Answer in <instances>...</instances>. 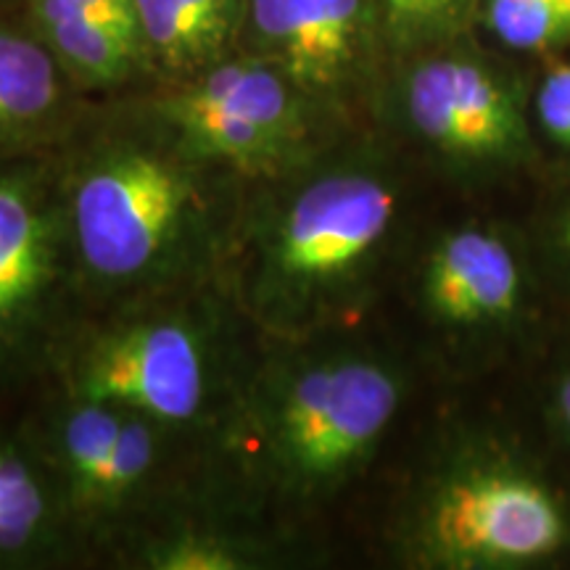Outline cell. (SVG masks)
Instances as JSON below:
<instances>
[{"label":"cell","instance_id":"obj_16","mask_svg":"<svg viewBox=\"0 0 570 570\" xmlns=\"http://www.w3.org/2000/svg\"><path fill=\"white\" fill-rule=\"evenodd\" d=\"M46 520V494L27 462L0 446V558L32 544Z\"/></svg>","mask_w":570,"mask_h":570},{"label":"cell","instance_id":"obj_24","mask_svg":"<svg viewBox=\"0 0 570 570\" xmlns=\"http://www.w3.org/2000/svg\"><path fill=\"white\" fill-rule=\"evenodd\" d=\"M566 13H568V38H570V0H566Z\"/></svg>","mask_w":570,"mask_h":570},{"label":"cell","instance_id":"obj_9","mask_svg":"<svg viewBox=\"0 0 570 570\" xmlns=\"http://www.w3.org/2000/svg\"><path fill=\"white\" fill-rule=\"evenodd\" d=\"M59 273V217L24 169H0V362L32 336Z\"/></svg>","mask_w":570,"mask_h":570},{"label":"cell","instance_id":"obj_19","mask_svg":"<svg viewBox=\"0 0 570 570\" xmlns=\"http://www.w3.org/2000/svg\"><path fill=\"white\" fill-rule=\"evenodd\" d=\"M154 568L161 570H233L244 568L238 554L209 537H180L154 552Z\"/></svg>","mask_w":570,"mask_h":570},{"label":"cell","instance_id":"obj_8","mask_svg":"<svg viewBox=\"0 0 570 570\" xmlns=\"http://www.w3.org/2000/svg\"><path fill=\"white\" fill-rule=\"evenodd\" d=\"M373 19L370 0H246L240 32L248 56L281 69L306 98H327L362 67Z\"/></svg>","mask_w":570,"mask_h":570},{"label":"cell","instance_id":"obj_11","mask_svg":"<svg viewBox=\"0 0 570 570\" xmlns=\"http://www.w3.org/2000/svg\"><path fill=\"white\" fill-rule=\"evenodd\" d=\"M142 51L167 71L196 77L223 56L244 27L246 0H135Z\"/></svg>","mask_w":570,"mask_h":570},{"label":"cell","instance_id":"obj_7","mask_svg":"<svg viewBox=\"0 0 570 570\" xmlns=\"http://www.w3.org/2000/svg\"><path fill=\"white\" fill-rule=\"evenodd\" d=\"M404 106L420 138L452 159H510L525 142L512 92L487 67L460 56L420 61L404 85Z\"/></svg>","mask_w":570,"mask_h":570},{"label":"cell","instance_id":"obj_3","mask_svg":"<svg viewBox=\"0 0 570 570\" xmlns=\"http://www.w3.org/2000/svg\"><path fill=\"white\" fill-rule=\"evenodd\" d=\"M399 389L389 367L362 356L306 365L262 404V444L288 489L317 491L367 458L396 415Z\"/></svg>","mask_w":570,"mask_h":570},{"label":"cell","instance_id":"obj_6","mask_svg":"<svg viewBox=\"0 0 570 570\" xmlns=\"http://www.w3.org/2000/svg\"><path fill=\"white\" fill-rule=\"evenodd\" d=\"M71 389L77 402L185 423L209 394V352L185 320H140L90 341L71 362Z\"/></svg>","mask_w":570,"mask_h":570},{"label":"cell","instance_id":"obj_22","mask_svg":"<svg viewBox=\"0 0 570 570\" xmlns=\"http://www.w3.org/2000/svg\"><path fill=\"white\" fill-rule=\"evenodd\" d=\"M558 407H560L562 420H566V425L570 428V373L562 377V383L558 389Z\"/></svg>","mask_w":570,"mask_h":570},{"label":"cell","instance_id":"obj_18","mask_svg":"<svg viewBox=\"0 0 570 570\" xmlns=\"http://www.w3.org/2000/svg\"><path fill=\"white\" fill-rule=\"evenodd\" d=\"M154 433L148 425L146 415H125V423L119 428L117 444L111 449V458L106 462L101 489H98L96 502H106V499H119L127 491L138 487L142 475L148 473L154 462Z\"/></svg>","mask_w":570,"mask_h":570},{"label":"cell","instance_id":"obj_2","mask_svg":"<svg viewBox=\"0 0 570 570\" xmlns=\"http://www.w3.org/2000/svg\"><path fill=\"white\" fill-rule=\"evenodd\" d=\"M394 214V188L365 169H327L283 196L252 244L256 315L281 331L309 323L373 259Z\"/></svg>","mask_w":570,"mask_h":570},{"label":"cell","instance_id":"obj_1","mask_svg":"<svg viewBox=\"0 0 570 570\" xmlns=\"http://www.w3.org/2000/svg\"><path fill=\"white\" fill-rule=\"evenodd\" d=\"M206 164L177 138L169 148L106 142L85 156L69 180L67 223L92 281L142 288L204 254L217 217Z\"/></svg>","mask_w":570,"mask_h":570},{"label":"cell","instance_id":"obj_10","mask_svg":"<svg viewBox=\"0 0 570 570\" xmlns=\"http://www.w3.org/2000/svg\"><path fill=\"white\" fill-rule=\"evenodd\" d=\"M428 309L449 325H481L515 312L520 296L518 262L502 238L487 230L444 235L425 262Z\"/></svg>","mask_w":570,"mask_h":570},{"label":"cell","instance_id":"obj_17","mask_svg":"<svg viewBox=\"0 0 570 570\" xmlns=\"http://www.w3.org/2000/svg\"><path fill=\"white\" fill-rule=\"evenodd\" d=\"M483 11L489 30L518 51H539L568 38L566 0H487Z\"/></svg>","mask_w":570,"mask_h":570},{"label":"cell","instance_id":"obj_4","mask_svg":"<svg viewBox=\"0 0 570 570\" xmlns=\"http://www.w3.org/2000/svg\"><path fill=\"white\" fill-rule=\"evenodd\" d=\"M302 90L256 56L219 61L164 98L156 114L190 154L248 175L283 173L304 154L309 114Z\"/></svg>","mask_w":570,"mask_h":570},{"label":"cell","instance_id":"obj_12","mask_svg":"<svg viewBox=\"0 0 570 570\" xmlns=\"http://www.w3.org/2000/svg\"><path fill=\"white\" fill-rule=\"evenodd\" d=\"M61 71L40 38L0 27V159L51 130L63 101Z\"/></svg>","mask_w":570,"mask_h":570},{"label":"cell","instance_id":"obj_20","mask_svg":"<svg viewBox=\"0 0 570 570\" xmlns=\"http://www.w3.org/2000/svg\"><path fill=\"white\" fill-rule=\"evenodd\" d=\"M537 111L544 130L570 148V63L558 67L541 82Z\"/></svg>","mask_w":570,"mask_h":570},{"label":"cell","instance_id":"obj_15","mask_svg":"<svg viewBox=\"0 0 570 570\" xmlns=\"http://www.w3.org/2000/svg\"><path fill=\"white\" fill-rule=\"evenodd\" d=\"M383 32L399 48L446 42L473 19L479 0H370Z\"/></svg>","mask_w":570,"mask_h":570},{"label":"cell","instance_id":"obj_14","mask_svg":"<svg viewBox=\"0 0 570 570\" xmlns=\"http://www.w3.org/2000/svg\"><path fill=\"white\" fill-rule=\"evenodd\" d=\"M127 410L104 402H82L69 412L61 431V452L77 497L96 502L106 462L117 444Z\"/></svg>","mask_w":570,"mask_h":570},{"label":"cell","instance_id":"obj_13","mask_svg":"<svg viewBox=\"0 0 570 570\" xmlns=\"http://www.w3.org/2000/svg\"><path fill=\"white\" fill-rule=\"evenodd\" d=\"M32 17L59 67L85 85L122 82L142 56L138 42L88 17L71 0H32Z\"/></svg>","mask_w":570,"mask_h":570},{"label":"cell","instance_id":"obj_21","mask_svg":"<svg viewBox=\"0 0 570 570\" xmlns=\"http://www.w3.org/2000/svg\"><path fill=\"white\" fill-rule=\"evenodd\" d=\"M77 9L88 13V17L98 19L101 24L111 27L125 38L138 42L142 48V35H140V21L138 9H135V0H71ZM146 53V51H142Z\"/></svg>","mask_w":570,"mask_h":570},{"label":"cell","instance_id":"obj_5","mask_svg":"<svg viewBox=\"0 0 570 570\" xmlns=\"http://www.w3.org/2000/svg\"><path fill=\"white\" fill-rule=\"evenodd\" d=\"M558 499L515 468H470L428 499L420 547L444 568H512L550 558L566 544Z\"/></svg>","mask_w":570,"mask_h":570},{"label":"cell","instance_id":"obj_23","mask_svg":"<svg viewBox=\"0 0 570 570\" xmlns=\"http://www.w3.org/2000/svg\"><path fill=\"white\" fill-rule=\"evenodd\" d=\"M560 246L566 248V254L570 256V212H568V217L562 219V225H560Z\"/></svg>","mask_w":570,"mask_h":570}]
</instances>
